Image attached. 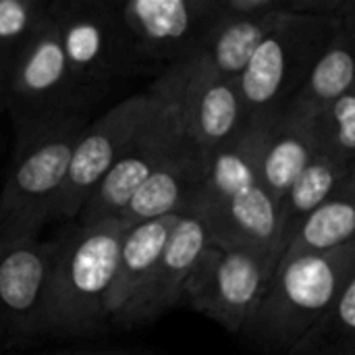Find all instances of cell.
Instances as JSON below:
<instances>
[{
    "mask_svg": "<svg viewBox=\"0 0 355 355\" xmlns=\"http://www.w3.org/2000/svg\"><path fill=\"white\" fill-rule=\"evenodd\" d=\"M355 166L343 164L337 158L314 152L306 168L295 177V181L289 185V189L281 196L277 202V214H279V258L293 235V231L300 227V223L316 210L322 202H327L341 183L354 175Z\"/></svg>",
    "mask_w": 355,
    "mask_h": 355,
    "instance_id": "20",
    "label": "cell"
},
{
    "mask_svg": "<svg viewBox=\"0 0 355 355\" xmlns=\"http://www.w3.org/2000/svg\"><path fill=\"white\" fill-rule=\"evenodd\" d=\"M125 227L119 218L71 223L54 235L42 335L89 339L110 327L106 297Z\"/></svg>",
    "mask_w": 355,
    "mask_h": 355,
    "instance_id": "1",
    "label": "cell"
},
{
    "mask_svg": "<svg viewBox=\"0 0 355 355\" xmlns=\"http://www.w3.org/2000/svg\"><path fill=\"white\" fill-rule=\"evenodd\" d=\"M50 0H0V58L23 48L48 21Z\"/></svg>",
    "mask_w": 355,
    "mask_h": 355,
    "instance_id": "24",
    "label": "cell"
},
{
    "mask_svg": "<svg viewBox=\"0 0 355 355\" xmlns=\"http://www.w3.org/2000/svg\"><path fill=\"white\" fill-rule=\"evenodd\" d=\"M339 21L318 15H283L277 21L237 77L250 121L268 119L289 106Z\"/></svg>",
    "mask_w": 355,
    "mask_h": 355,
    "instance_id": "5",
    "label": "cell"
},
{
    "mask_svg": "<svg viewBox=\"0 0 355 355\" xmlns=\"http://www.w3.org/2000/svg\"><path fill=\"white\" fill-rule=\"evenodd\" d=\"M160 79L181 108L187 137L208 158L250 123L237 79L214 75L193 62L168 64Z\"/></svg>",
    "mask_w": 355,
    "mask_h": 355,
    "instance_id": "12",
    "label": "cell"
},
{
    "mask_svg": "<svg viewBox=\"0 0 355 355\" xmlns=\"http://www.w3.org/2000/svg\"><path fill=\"white\" fill-rule=\"evenodd\" d=\"M87 123L89 116L73 119L12 150L0 189V243L33 239L52 220L73 148Z\"/></svg>",
    "mask_w": 355,
    "mask_h": 355,
    "instance_id": "6",
    "label": "cell"
},
{
    "mask_svg": "<svg viewBox=\"0 0 355 355\" xmlns=\"http://www.w3.org/2000/svg\"><path fill=\"white\" fill-rule=\"evenodd\" d=\"M208 241L210 229L206 225L198 193L181 212L148 279L141 283L135 295L110 318V324L121 331H131L152 324L168 310L181 306L183 287Z\"/></svg>",
    "mask_w": 355,
    "mask_h": 355,
    "instance_id": "13",
    "label": "cell"
},
{
    "mask_svg": "<svg viewBox=\"0 0 355 355\" xmlns=\"http://www.w3.org/2000/svg\"><path fill=\"white\" fill-rule=\"evenodd\" d=\"M279 256L268 248L220 243L210 237L181 293V306L241 335L258 308Z\"/></svg>",
    "mask_w": 355,
    "mask_h": 355,
    "instance_id": "7",
    "label": "cell"
},
{
    "mask_svg": "<svg viewBox=\"0 0 355 355\" xmlns=\"http://www.w3.org/2000/svg\"><path fill=\"white\" fill-rule=\"evenodd\" d=\"M352 89H355V12L339 21L329 46L289 104L320 112Z\"/></svg>",
    "mask_w": 355,
    "mask_h": 355,
    "instance_id": "21",
    "label": "cell"
},
{
    "mask_svg": "<svg viewBox=\"0 0 355 355\" xmlns=\"http://www.w3.org/2000/svg\"><path fill=\"white\" fill-rule=\"evenodd\" d=\"M354 277L355 241L329 254L279 262L241 337L264 354L285 355Z\"/></svg>",
    "mask_w": 355,
    "mask_h": 355,
    "instance_id": "3",
    "label": "cell"
},
{
    "mask_svg": "<svg viewBox=\"0 0 355 355\" xmlns=\"http://www.w3.org/2000/svg\"><path fill=\"white\" fill-rule=\"evenodd\" d=\"M156 104L158 89L150 85L146 92L121 100L100 119L87 123L73 148L64 183L52 210V220H75L83 202L112 168Z\"/></svg>",
    "mask_w": 355,
    "mask_h": 355,
    "instance_id": "10",
    "label": "cell"
},
{
    "mask_svg": "<svg viewBox=\"0 0 355 355\" xmlns=\"http://www.w3.org/2000/svg\"><path fill=\"white\" fill-rule=\"evenodd\" d=\"M283 15L270 17H229L220 15L214 25L200 40L189 58L181 62H193L214 75L237 79L248 67L260 42L277 25Z\"/></svg>",
    "mask_w": 355,
    "mask_h": 355,
    "instance_id": "17",
    "label": "cell"
},
{
    "mask_svg": "<svg viewBox=\"0 0 355 355\" xmlns=\"http://www.w3.org/2000/svg\"><path fill=\"white\" fill-rule=\"evenodd\" d=\"M179 216L181 214H173V216L139 223V225L125 229L121 245H119L112 285L106 297L108 318H112L148 279Z\"/></svg>",
    "mask_w": 355,
    "mask_h": 355,
    "instance_id": "19",
    "label": "cell"
},
{
    "mask_svg": "<svg viewBox=\"0 0 355 355\" xmlns=\"http://www.w3.org/2000/svg\"><path fill=\"white\" fill-rule=\"evenodd\" d=\"M208 162L210 158L202 154L189 137H185L131 196L116 218L125 229H129L139 223L181 214L202 191L208 175Z\"/></svg>",
    "mask_w": 355,
    "mask_h": 355,
    "instance_id": "15",
    "label": "cell"
},
{
    "mask_svg": "<svg viewBox=\"0 0 355 355\" xmlns=\"http://www.w3.org/2000/svg\"><path fill=\"white\" fill-rule=\"evenodd\" d=\"M152 85L158 89V104L133 133L106 177L83 202L73 223L89 225L116 218L144 181L187 137L181 108L173 92L160 77Z\"/></svg>",
    "mask_w": 355,
    "mask_h": 355,
    "instance_id": "9",
    "label": "cell"
},
{
    "mask_svg": "<svg viewBox=\"0 0 355 355\" xmlns=\"http://www.w3.org/2000/svg\"><path fill=\"white\" fill-rule=\"evenodd\" d=\"M352 241H355V173L300 223L279 262L329 254Z\"/></svg>",
    "mask_w": 355,
    "mask_h": 355,
    "instance_id": "18",
    "label": "cell"
},
{
    "mask_svg": "<svg viewBox=\"0 0 355 355\" xmlns=\"http://www.w3.org/2000/svg\"><path fill=\"white\" fill-rule=\"evenodd\" d=\"M54 239L0 243V354L42 335Z\"/></svg>",
    "mask_w": 355,
    "mask_h": 355,
    "instance_id": "14",
    "label": "cell"
},
{
    "mask_svg": "<svg viewBox=\"0 0 355 355\" xmlns=\"http://www.w3.org/2000/svg\"><path fill=\"white\" fill-rule=\"evenodd\" d=\"M23 355H158L150 347H125V345H87V347H69V349H52L37 354Z\"/></svg>",
    "mask_w": 355,
    "mask_h": 355,
    "instance_id": "25",
    "label": "cell"
},
{
    "mask_svg": "<svg viewBox=\"0 0 355 355\" xmlns=\"http://www.w3.org/2000/svg\"><path fill=\"white\" fill-rule=\"evenodd\" d=\"M135 56L175 64L191 56L218 19V0H112Z\"/></svg>",
    "mask_w": 355,
    "mask_h": 355,
    "instance_id": "11",
    "label": "cell"
},
{
    "mask_svg": "<svg viewBox=\"0 0 355 355\" xmlns=\"http://www.w3.org/2000/svg\"><path fill=\"white\" fill-rule=\"evenodd\" d=\"M6 67H8V62L0 58V112H4V85H6Z\"/></svg>",
    "mask_w": 355,
    "mask_h": 355,
    "instance_id": "26",
    "label": "cell"
},
{
    "mask_svg": "<svg viewBox=\"0 0 355 355\" xmlns=\"http://www.w3.org/2000/svg\"><path fill=\"white\" fill-rule=\"evenodd\" d=\"M48 15L75 81L94 98L110 83L139 73L135 56L112 0H50Z\"/></svg>",
    "mask_w": 355,
    "mask_h": 355,
    "instance_id": "8",
    "label": "cell"
},
{
    "mask_svg": "<svg viewBox=\"0 0 355 355\" xmlns=\"http://www.w3.org/2000/svg\"><path fill=\"white\" fill-rule=\"evenodd\" d=\"M268 121L252 119L237 137L212 152L200 204L212 239L268 248L279 256L277 202L260 177Z\"/></svg>",
    "mask_w": 355,
    "mask_h": 355,
    "instance_id": "2",
    "label": "cell"
},
{
    "mask_svg": "<svg viewBox=\"0 0 355 355\" xmlns=\"http://www.w3.org/2000/svg\"><path fill=\"white\" fill-rule=\"evenodd\" d=\"M285 355H355V277Z\"/></svg>",
    "mask_w": 355,
    "mask_h": 355,
    "instance_id": "22",
    "label": "cell"
},
{
    "mask_svg": "<svg viewBox=\"0 0 355 355\" xmlns=\"http://www.w3.org/2000/svg\"><path fill=\"white\" fill-rule=\"evenodd\" d=\"M316 152L355 166V89L345 92L316 114Z\"/></svg>",
    "mask_w": 355,
    "mask_h": 355,
    "instance_id": "23",
    "label": "cell"
},
{
    "mask_svg": "<svg viewBox=\"0 0 355 355\" xmlns=\"http://www.w3.org/2000/svg\"><path fill=\"white\" fill-rule=\"evenodd\" d=\"M98 102L67 67L56 29L48 21L6 67L4 112L15 129V150L73 119L89 116Z\"/></svg>",
    "mask_w": 355,
    "mask_h": 355,
    "instance_id": "4",
    "label": "cell"
},
{
    "mask_svg": "<svg viewBox=\"0 0 355 355\" xmlns=\"http://www.w3.org/2000/svg\"><path fill=\"white\" fill-rule=\"evenodd\" d=\"M316 114L289 104L268 121L260 177L275 202L281 200L316 152Z\"/></svg>",
    "mask_w": 355,
    "mask_h": 355,
    "instance_id": "16",
    "label": "cell"
}]
</instances>
